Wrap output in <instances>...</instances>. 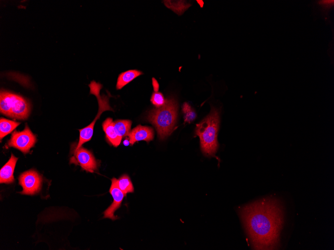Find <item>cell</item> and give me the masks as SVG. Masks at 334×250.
<instances>
[{"mask_svg":"<svg viewBox=\"0 0 334 250\" xmlns=\"http://www.w3.org/2000/svg\"><path fill=\"white\" fill-rule=\"evenodd\" d=\"M42 179L35 170H30L22 173L18 177V183L22 187L21 194L34 195L40 192Z\"/></svg>","mask_w":334,"mask_h":250,"instance_id":"obj_7","label":"cell"},{"mask_svg":"<svg viewBox=\"0 0 334 250\" xmlns=\"http://www.w3.org/2000/svg\"><path fill=\"white\" fill-rule=\"evenodd\" d=\"M123 143H124V145L128 146L130 144V141H129V139H125Z\"/></svg>","mask_w":334,"mask_h":250,"instance_id":"obj_21","label":"cell"},{"mask_svg":"<svg viewBox=\"0 0 334 250\" xmlns=\"http://www.w3.org/2000/svg\"><path fill=\"white\" fill-rule=\"evenodd\" d=\"M220 121L219 110L212 106L210 113L196 125L195 134L200 138L201 150L206 156H214L218 150Z\"/></svg>","mask_w":334,"mask_h":250,"instance_id":"obj_2","label":"cell"},{"mask_svg":"<svg viewBox=\"0 0 334 250\" xmlns=\"http://www.w3.org/2000/svg\"><path fill=\"white\" fill-rule=\"evenodd\" d=\"M284 210L281 201L270 197L242 207V221L254 250H277L284 223Z\"/></svg>","mask_w":334,"mask_h":250,"instance_id":"obj_1","label":"cell"},{"mask_svg":"<svg viewBox=\"0 0 334 250\" xmlns=\"http://www.w3.org/2000/svg\"><path fill=\"white\" fill-rule=\"evenodd\" d=\"M102 126L108 142L114 147L118 146L122 138L117 134L112 119L110 118H106L102 123Z\"/></svg>","mask_w":334,"mask_h":250,"instance_id":"obj_12","label":"cell"},{"mask_svg":"<svg viewBox=\"0 0 334 250\" xmlns=\"http://www.w3.org/2000/svg\"><path fill=\"white\" fill-rule=\"evenodd\" d=\"M150 101L154 106L159 108L165 104L166 100L162 93L154 92L152 95Z\"/></svg>","mask_w":334,"mask_h":250,"instance_id":"obj_18","label":"cell"},{"mask_svg":"<svg viewBox=\"0 0 334 250\" xmlns=\"http://www.w3.org/2000/svg\"><path fill=\"white\" fill-rule=\"evenodd\" d=\"M120 189L126 196L128 193H132L134 188L129 176L126 174L122 175L117 181Z\"/></svg>","mask_w":334,"mask_h":250,"instance_id":"obj_16","label":"cell"},{"mask_svg":"<svg viewBox=\"0 0 334 250\" xmlns=\"http://www.w3.org/2000/svg\"><path fill=\"white\" fill-rule=\"evenodd\" d=\"M143 73L138 70H129L120 73L118 77L116 88L120 89L128 83Z\"/></svg>","mask_w":334,"mask_h":250,"instance_id":"obj_13","label":"cell"},{"mask_svg":"<svg viewBox=\"0 0 334 250\" xmlns=\"http://www.w3.org/2000/svg\"><path fill=\"white\" fill-rule=\"evenodd\" d=\"M152 81L154 92H158L159 89V84L158 81L154 78H152Z\"/></svg>","mask_w":334,"mask_h":250,"instance_id":"obj_20","label":"cell"},{"mask_svg":"<svg viewBox=\"0 0 334 250\" xmlns=\"http://www.w3.org/2000/svg\"><path fill=\"white\" fill-rule=\"evenodd\" d=\"M118 180L115 178L112 179L110 193L112 197L113 202L110 206L104 213V218H109L115 220L118 218L114 215L115 212L120 207L124 194L118 186Z\"/></svg>","mask_w":334,"mask_h":250,"instance_id":"obj_9","label":"cell"},{"mask_svg":"<svg viewBox=\"0 0 334 250\" xmlns=\"http://www.w3.org/2000/svg\"><path fill=\"white\" fill-rule=\"evenodd\" d=\"M132 121L129 120H117L114 121V127L117 134L120 137L128 136L130 132Z\"/></svg>","mask_w":334,"mask_h":250,"instance_id":"obj_15","label":"cell"},{"mask_svg":"<svg viewBox=\"0 0 334 250\" xmlns=\"http://www.w3.org/2000/svg\"><path fill=\"white\" fill-rule=\"evenodd\" d=\"M318 3L324 8H330L334 4V0H322L320 1Z\"/></svg>","mask_w":334,"mask_h":250,"instance_id":"obj_19","label":"cell"},{"mask_svg":"<svg viewBox=\"0 0 334 250\" xmlns=\"http://www.w3.org/2000/svg\"><path fill=\"white\" fill-rule=\"evenodd\" d=\"M182 111L184 114L185 122L191 123L196 118V113L192 107L186 102L182 105Z\"/></svg>","mask_w":334,"mask_h":250,"instance_id":"obj_17","label":"cell"},{"mask_svg":"<svg viewBox=\"0 0 334 250\" xmlns=\"http://www.w3.org/2000/svg\"><path fill=\"white\" fill-rule=\"evenodd\" d=\"M0 111L2 114L17 119L28 118L30 111V105L25 98L4 90L0 91Z\"/></svg>","mask_w":334,"mask_h":250,"instance_id":"obj_4","label":"cell"},{"mask_svg":"<svg viewBox=\"0 0 334 250\" xmlns=\"http://www.w3.org/2000/svg\"><path fill=\"white\" fill-rule=\"evenodd\" d=\"M18 158L12 154L8 161L1 168L0 171V183L10 184L14 181V172Z\"/></svg>","mask_w":334,"mask_h":250,"instance_id":"obj_11","label":"cell"},{"mask_svg":"<svg viewBox=\"0 0 334 250\" xmlns=\"http://www.w3.org/2000/svg\"><path fill=\"white\" fill-rule=\"evenodd\" d=\"M128 136L131 145L140 141L148 142L154 138V130L151 127L139 125L130 131Z\"/></svg>","mask_w":334,"mask_h":250,"instance_id":"obj_10","label":"cell"},{"mask_svg":"<svg viewBox=\"0 0 334 250\" xmlns=\"http://www.w3.org/2000/svg\"><path fill=\"white\" fill-rule=\"evenodd\" d=\"M73 156L70 158V163L80 165L86 172L94 173L98 170V162L92 154L82 147L74 148Z\"/></svg>","mask_w":334,"mask_h":250,"instance_id":"obj_8","label":"cell"},{"mask_svg":"<svg viewBox=\"0 0 334 250\" xmlns=\"http://www.w3.org/2000/svg\"><path fill=\"white\" fill-rule=\"evenodd\" d=\"M20 124V122L1 117L0 119V141L6 136L10 133Z\"/></svg>","mask_w":334,"mask_h":250,"instance_id":"obj_14","label":"cell"},{"mask_svg":"<svg viewBox=\"0 0 334 250\" xmlns=\"http://www.w3.org/2000/svg\"><path fill=\"white\" fill-rule=\"evenodd\" d=\"M89 87L90 94L94 95L97 98L98 103V111L96 117L90 124L78 130L80 132L79 141L74 147L76 149L79 148L83 144L91 139L93 134L94 127L96 120L100 118L101 114L104 111L112 110L110 106L108 97L104 95L101 96L100 94V91L102 87V85L93 81L90 82Z\"/></svg>","mask_w":334,"mask_h":250,"instance_id":"obj_5","label":"cell"},{"mask_svg":"<svg viewBox=\"0 0 334 250\" xmlns=\"http://www.w3.org/2000/svg\"><path fill=\"white\" fill-rule=\"evenodd\" d=\"M177 111V102L171 98L166 99L162 106L149 111L148 120L156 127L160 139H164L172 133L176 122Z\"/></svg>","mask_w":334,"mask_h":250,"instance_id":"obj_3","label":"cell"},{"mask_svg":"<svg viewBox=\"0 0 334 250\" xmlns=\"http://www.w3.org/2000/svg\"><path fill=\"white\" fill-rule=\"evenodd\" d=\"M36 141V136L30 131L27 125L22 131H14L8 141V147L15 148L24 154L28 153L33 147Z\"/></svg>","mask_w":334,"mask_h":250,"instance_id":"obj_6","label":"cell"}]
</instances>
